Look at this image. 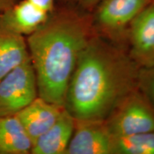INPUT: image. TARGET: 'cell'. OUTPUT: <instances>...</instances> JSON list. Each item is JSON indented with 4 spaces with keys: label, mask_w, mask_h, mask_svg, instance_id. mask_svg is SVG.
<instances>
[{
    "label": "cell",
    "mask_w": 154,
    "mask_h": 154,
    "mask_svg": "<svg viewBox=\"0 0 154 154\" xmlns=\"http://www.w3.org/2000/svg\"><path fill=\"white\" fill-rule=\"evenodd\" d=\"M37 96L36 74L29 58L0 79V117L15 116Z\"/></svg>",
    "instance_id": "5b68a950"
},
{
    "label": "cell",
    "mask_w": 154,
    "mask_h": 154,
    "mask_svg": "<svg viewBox=\"0 0 154 154\" xmlns=\"http://www.w3.org/2000/svg\"><path fill=\"white\" fill-rule=\"evenodd\" d=\"M105 124L112 137L154 131V107L137 87L119 102Z\"/></svg>",
    "instance_id": "3957f363"
},
{
    "label": "cell",
    "mask_w": 154,
    "mask_h": 154,
    "mask_svg": "<svg viewBox=\"0 0 154 154\" xmlns=\"http://www.w3.org/2000/svg\"><path fill=\"white\" fill-rule=\"evenodd\" d=\"M153 0H101L91 20L98 35L109 40H121L127 36L134 19Z\"/></svg>",
    "instance_id": "277c9868"
},
{
    "label": "cell",
    "mask_w": 154,
    "mask_h": 154,
    "mask_svg": "<svg viewBox=\"0 0 154 154\" xmlns=\"http://www.w3.org/2000/svg\"><path fill=\"white\" fill-rule=\"evenodd\" d=\"M65 154H112V136L105 121L75 120Z\"/></svg>",
    "instance_id": "52a82bcc"
},
{
    "label": "cell",
    "mask_w": 154,
    "mask_h": 154,
    "mask_svg": "<svg viewBox=\"0 0 154 154\" xmlns=\"http://www.w3.org/2000/svg\"><path fill=\"white\" fill-rule=\"evenodd\" d=\"M29 1L48 13H51L55 7L56 0H29Z\"/></svg>",
    "instance_id": "2e32d148"
},
{
    "label": "cell",
    "mask_w": 154,
    "mask_h": 154,
    "mask_svg": "<svg viewBox=\"0 0 154 154\" xmlns=\"http://www.w3.org/2000/svg\"><path fill=\"white\" fill-rule=\"evenodd\" d=\"M19 1V0H0V13L11 8Z\"/></svg>",
    "instance_id": "e0dca14e"
},
{
    "label": "cell",
    "mask_w": 154,
    "mask_h": 154,
    "mask_svg": "<svg viewBox=\"0 0 154 154\" xmlns=\"http://www.w3.org/2000/svg\"><path fill=\"white\" fill-rule=\"evenodd\" d=\"M101 0H56L60 7L71 8L87 14L91 12Z\"/></svg>",
    "instance_id": "5bb4252c"
},
{
    "label": "cell",
    "mask_w": 154,
    "mask_h": 154,
    "mask_svg": "<svg viewBox=\"0 0 154 154\" xmlns=\"http://www.w3.org/2000/svg\"><path fill=\"white\" fill-rule=\"evenodd\" d=\"M75 119L63 109L51 128L34 142L32 154H65L74 133Z\"/></svg>",
    "instance_id": "30bf717a"
},
{
    "label": "cell",
    "mask_w": 154,
    "mask_h": 154,
    "mask_svg": "<svg viewBox=\"0 0 154 154\" xmlns=\"http://www.w3.org/2000/svg\"><path fill=\"white\" fill-rule=\"evenodd\" d=\"M129 55L139 67L154 65V1L149 4L131 24L127 34Z\"/></svg>",
    "instance_id": "8992f818"
},
{
    "label": "cell",
    "mask_w": 154,
    "mask_h": 154,
    "mask_svg": "<svg viewBox=\"0 0 154 154\" xmlns=\"http://www.w3.org/2000/svg\"><path fill=\"white\" fill-rule=\"evenodd\" d=\"M112 154H154V131L112 137Z\"/></svg>",
    "instance_id": "4fadbf2b"
},
{
    "label": "cell",
    "mask_w": 154,
    "mask_h": 154,
    "mask_svg": "<svg viewBox=\"0 0 154 154\" xmlns=\"http://www.w3.org/2000/svg\"><path fill=\"white\" fill-rule=\"evenodd\" d=\"M49 14L29 0H19L0 13V23L17 34L29 36L45 22Z\"/></svg>",
    "instance_id": "9c48e42d"
},
{
    "label": "cell",
    "mask_w": 154,
    "mask_h": 154,
    "mask_svg": "<svg viewBox=\"0 0 154 154\" xmlns=\"http://www.w3.org/2000/svg\"><path fill=\"white\" fill-rule=\"evenodd\" d=\"M139 73L129 54L96 34L76 63L64 108L75 120L105 121L119 102L138 87Z\"/></svg>",
    "instance_id": "6da1fadb"
},
{
    "label": "cell",
    "mask_w": 154,
    "mask_h": 154,
    "mask_svg": "<svg viewBox=\"0 0 154 154\" xmlns=\"http://www.w3.org/2000/svg\"><path fill=\"white\" fill-rule=\"evenodd\" d=\"M138 84H142L146 88L154 101V65L140 70Z\"/></svg>",
    "instance_id": "9a60e30c"
},
{
    "label": "cell",
    "mask_w": 154,
    "mask_h": 154,
    "mask_svg": "<svg viewBox=\"0 0 154 154\" xmlns=\"http://www.w3.org/2000/svg\"><path fill=\"white\" fill-rule=\"evenodd\" d=\"M153 1H154V0H153Z\"/></svg>",
    "instance_id": "ac0fdd59"
},
{
    "label": "cell",
    "mask_w": 154,
    "mask_h": 154,
    "mask_svg": "<svg viewBox=\"0 0 154 154\" xmlns=\"http://www.w3.org/2000/svg\"><path fill=\"white\" fill-rule=\"evenodd\" d=\"M63 109L38 96L15 116L34 144L54 124Z\"/></svg>",
    "instance_id": "ba28073f"
},
{
    "label": "cell",
    "mask_w": 154,
    "mask_h": 154,
    "mask_svg": "<svg viewBox=\"0 0 154 154\" xmlns=\"http://www.w3.org/2000/svg\"><path fill=\"white\" fill-rule=\"evenodd\" d=\"M96 34L90 15L58 6L45 22L28 36L26 44L38 96L64 107L67 88L76 63Z\"/></svg>",
    "instance_id": "7a4b0ae2"
},
{
    "label": "cell",
    "mask_w": 154,
    "mask_h": 154,
    "mask_svg": "<svg viewBox=\"0 0 154 154\" xmlns=\"http://www.w3.org/2000/svg\"><path fill=\"white\" fill-rule=\"evenodd\" d=\"M29 58L24 36L0 23V79Z\"/></svg>",
    "instance_id": "8fae6325"
},
{
    "label": "cell",
    "mask_w": 154,
    "mask_h": 154,
    "mask_svg": "<svg viewBox=\"0 0 154 154\" xmlns=\"http://www.w3.org/2000/svg\"><path fill=\"white\" fill-rule=\"evenodd\" d=\"M32 140L16 116L0 117V154H27Z\"/></svg>",
    "instance_id": "7c38bea8"
}]
</instances>
